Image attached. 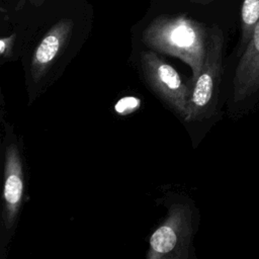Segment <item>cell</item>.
Here are the masks:
<instances>
[{"label": "cell", "mask_w": 259, "mask_h": 259, "mask_svg": "<svg viewBox=\"0 0 259 259\" xmlns=\"http://www.w3.org/2000/svg\"><path fill=\"white\" fill-rule=\"evenodd\" d=\"M210 27L187 15H159L143 31L145 45L157 53L180 59L192 72L190 82L199 75L204 64Z\"/></svg>", "instance_id": "obj_1"}, {"label": "cell", "mask_w": 259, "mask_h": 259, "mask_svg": "<svg viewBox=\"0 0 259 259\" xmlns=\"http://www.w3.org/2000/svg\"><path fill=\"white\" fill-rule=\"evenodd\" d=\"M2 139V193L0 213V259H5L15 234L19 217L25 202L27 168L22 138L13 125L1 115Z\"/></svg>", "instance_id": "obj_2"}, {"label": "cell", "mask_w": 259, "mask_h": 259, "mask_svg": "<svg viewBox=\"0 0 259 259\" xmlns=\"http://www.w3.org/2000/svg\"><path fill=\"white\" fill-rule=\"evenodd\" d=\"M74 21L62 18L53 24L33 48L24 68L28 104L41 95L62 74L60 67L73 34Z\"/></svg>", "instance_id": "obj_3"}, {"label": "cell", "mask_w": 259, "mask_h": 259, "mask_svg": "<svg viewBox=\"0 0 259 259\" xmlns=\"http://www.w3.org/2000/svg\"><path fill=\"white\" fill-rule=\"evenodd\" d=\"M199 215L192 200L184 198L168 203L165 220L152 233L147 259L195 258L192 239Z\"/></svg>", "instance_id": "obj_4"}, {"label": "cell", "mask_w": 259, "mask_h": 259, "mask_svg": "<svg viewBox=\"0 0 259 259\" xmlns=\"http://www.w3.org/2000/svg\"><path fill=\"white\" fill-rule=\"evenodd\" d=\"M224 34L212 25L206 58L197 78L191 82V95L187 107V122H206L219 114L223 80Z\"/></svg>", "instance_id": "obj_5"}, {"label": "cell", "mask_w": 259, "mask_h": 259, "mask_svg": "<svg viewBox=\"0 0 259 259\" xmlns=\"http://www.w3.org/2000/svg\"><path fill=\"white\" fill-rule=\"evenodd\" d=\"M140 72L150 90L173 113L185 121L191 83H185L175 68L153 50L141 53Z\"/></svg>", "instance_id": "obj_6"}, {"label": "cell", "mask_w": 259, "mask_h": 259, "mask_svg": "<svg viewBox=\"0 0 259 259\" xmlns=\"http://www.w3.org/2000/svg\"><path fill=\"white\" fill-rule=\"evenodd\" d=\"M259 108V20L239 56L228 98V111L241 118Z\"/></svg>", "instance_id": "obj_7"}, {"label": "cell", "mask_w": 259, "mask_h": 259, "mask_svg": "<svg viewBox=\"0 0 259 259\" xmlns=\"http://www.w3.org/2000/svg\"><path fill=\"white\" fill-rule=\"evenodd\" d=\"M258 20L259 0H244L241 8V39L239 47L240 54L247 46Z\"/></svg>", "instance_id": "obj_8"}, {"label": "cell", "mask_w": 259, "mask_h": 259, "mask_svg": "<svg viewBox=\"0 0 259 259\" xmlns=\"http://www.w3.org/2000/svg\"><path fill=\"white\" fill-rule=\"evenodd\" d=\"M16 41V33L13 32L10 35L0 38V57L1 64L10 61L14 56V47Z\"/></svg>", "instance_id": "obj_9"}, {"label": "cell", "mask_w": 259, "mask_h": 259, "mask_svg": "<svg viewBox=\"0 0 259 259\" xmlns=\"http://www.w3.org/2000/svg\"><path fill=\"white\" fill-rule=\"evenodd\" d=\"M139 106V100L133 96L120 99L116 105H115V110L119 112L120 114H126L128 112H132Z\"/></svg>", "instance_id": "obj_10"}, {"label": "cell", "mask_w": 259, "mask_h": 259, "mask_svg": "<svg viewBox=\"0 0 259 259\" xmlns=\"http://www.w3.org/2000/svg\"><path fill=\"white\" fill-rule=\"evenodd\" d=\"M32 5H34V6H40V5H42L44 3H45V1L46 0H28Z\"/></svg>", "instance_id": "obj_11"}]
</instances>
